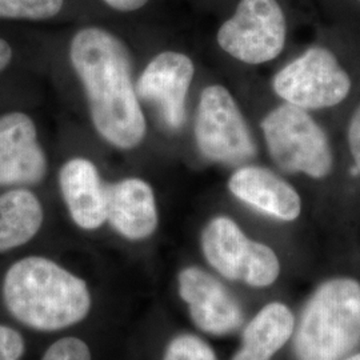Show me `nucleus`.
Segmentation results:
<instances>
[{
	"instance_id": "nucleus-12",
	"label": "nucleus",
	"mask_w": 360,
	"mask_h": 360,
	"mask_svg": "<svg viewBox=\"0 0 360 360\" xmlns=\"http://www.w3.org/2000/svg\"><path fill=\"white\" fill-rule=\"evenodd\" d=\"M229 190L240 202L281 221H294L302 214L300 195L269 168L236 169L229 180Z\"/></svg>"
},
{
	"instance_id": "nucleus-22",
	"label": "nucleus",
	"mask_w": 360,
	"mask_h": 360,
	"mask_svg": "<svg viewBox=\"0 0 360 360\" xmlns=\"http://www.w3.org/2000/svg\"><path fill=\"white\" fill-rule=\"evenodd\" d=\"M148 0H104L105 4H108L111 8L122 13H131L142 8L147 4Z\"/></svg>"
},
{
	"instance_id": "nucleus-25",
	"label": "nucleus",
	"mask_w": 360,
	"mask_h": 360,
	"mask_svg": "<svg viewBox=\"0 0 360 360\" xmlns=\"http://www.w3.org/2000/svg\"><path fill=\"white\" fill-rule=\"evenodd\" d=\"M359 1H360V0H359Z\"/></svg>"
},
{
	"instance_id": "nucleus-3",
	"label": "nucleus",
	"mask_w": 360,
	"mask_h": 360,
	"mask_svg": "<svg viewBox=\"0 0 360 360\" xmlns=\"http://www.w3.org/2000/svg\"><path fill=\"white\" fill-rule=\"evenodd\" d=\"M295 360H345L360 346V282L335 276L306 300L291 338Z\"/></svg>"
},
{
	"instance_id": "nucleus-9",
	"label": "nucleus",
	"mask_w": 360,
	"mask_h": 360,
	"mask_svg": "<svg viewBox=\"0 0 360 360\" xmlns=\"http://www.w3.org/2000/svg\"><path fill=\"white\" fill-rule=\"evenodd\" d=\"M181 300L188 306L193 324L203 333L227 336L245 323L239 300L215 276L200 267H186L178 275Z\"/></svg>"
},
{
	"instance_id": "nucleus-16",
	"label": "nucleus",
	"mask_w": 360,
	"mask_h": 360,
	"mask_svg": "<svg viewBox=\"0 0 360 360\" xmlns=\"http://www.w3.org/2000/svg\"><path fill=\"white\" fill-rule=\"evenodd\" d=\"M43 223V208L28 190L0 195V252L26 245Z\"/></svg>"
},
{
	"instance_id": "nucleus-2",
	"label": "nucleus",
	"mask_w": 360,
	"mask_h": 360,
	"mask_svg": "<svg viewBox=\"0 0 360 360\" xmlns=\"http://www.w3.org/2000/svg\"><path fill=\"white\" fill-rule=\"evenodd\" d=\"M3 300L16 321L47 333L84 321L92 303L83 279L41 257L13 263L4 276Z\"/></svg>"
},
{
	"instance_id": "nucleus-5",
	"label": "nucleus",
	"mask_w": 360,
	"mask_h": 360,
	"mask_svg": "<svg viewBox=\"0 0 360 360\" xmlns=\"http://www.w3.org/2000/svg\"><path fill=\"white\" fill-rule=\"evenodd\" d=\"M200 243L208 264L229 281L267 288L279 279L282 266L276 252L270 245L247 238L231 218L211 219Z\"/></svg>"
},
{
	"instance_id": "nucleus-10",
	"label": "nucleus",
	"mask_w": 360,
	"mask_h": 360,
	"mask_svg": "<svg viewBox=\"0 0 360 360\" xmlns=\"http://www.w3.org/2000/svg\"><path fill=\"white\" fill-rule=\"evenodd\" d=\"M193 72V60L187 55L166 51L155 56L138 80L136 94L158 105L169 129L184 124L186 98Z\"/></svg>"
},
{
	"instance_id": "nucleus-23",
	"label": "nucleus",
	"mask_w": 360,
	"mask_h": 360,
	"mask_svg": "<svg viewBox=\"0 0 360 360\" xmlns=\"http://www.w3.org/2000/svg\"><path fill=\"white\" fill-rule=\"evenodd\" d=\"M11 59H13V50L10 44L4 39L0 38V71L10 65Z\"/></svg>"
},
{
	"instance_id": "nucleus-6",
	"label": "nucleus",
	"mask_w": 360,
	"mask_h": 360,
	"mask_svg": "<svg viewBox=\"0 0 360 360\" xmlns=\"http://www.w3.org/2000/svg\"><path fill=\"white\" fill-rule=\"evenodd\" d=\"M195 139L203 156L221 165H245L257 155L242 111L230 91L219 84L207 87L200 95Z\"/></svg>"
},
{
	"instance_id": "nucleus-8",
	"label": "nucleus",
	"mask_w": 360,
	"mask_h": 360,
	"mask_svg": "<svg viewBox=\"0 0 360 360\" xmlns=\"http://www.w3.org/2000/svg\"><path fill=\"white\" fill-rule=\"evenodd\" d=\"M287 23L276 0H240L218 31L220 49L247 65L274 60L283 51Z\"/></svg>"
},
{
	"instance_id": "nucleus-17",
	"label": "nucleus",
	"mask_w": 360,
	"mask_h": 360,
	"mask_svg": "<svg viewBox=\"0 0 360 360\" xmlns=\"http://www.w3.org/2000/svg\"><path fill=\"white\" fill-rule=\"evenodd\" d=\"M65 0H0V18L44 20L60 13Z\"/></svg>"
},
{
	"instance_id": "nucleus-1",
	"label": "nucleus",
	"mask_w": 360,
	"mask_h": 360,
	"mask_svg": "<svg viewBox=\"0 0 360 360\" xmlns=\"http://www.w3.org/2000/svg\"><path fill=\"white\" fill-rule=\"evenodd\" d=\"M71 63L90 104L94 126L105 142L122 150L139 146L146 136V119L132 84L127 47L115 35L87 27L71 41Z\"/></svg>"
},
{
	"instance_id": "nucleus-13",
	"label": "nucleus",
	"mask_w": 360,
	"mask_h": 360,
	"mask_svg": "<svg viewBox=\"0 0 360 360\" xmlns=\"http://www.w3.org/2000/svg\"><path fill=\"white\" fill-rule=\"evenodd\" d=\"M105 221L129 240H142L158 227L153 188L138 178L105 186Z\"/></svg>"
},
{
	"instance_id": "nucleus-19",
	"label": "nucleus",
	"mask_w": 360,
	"mask_h": 360,
	"mask_svg": "<svg viewBox=\"0 0 360 360\" xmlns=\"http://www.w3.org/2000/svg\"><path fill=\"white\" fill-rule=\"evenodd\" d=\"M41 360H91L90 348L79 338H63L47 348Z\"/></svg>"
},
{
	"instance_id": "nucleus-15",
	"label": "nucleus",
	"mask_w": 360,
	"mask_h": 360,
	"mask_svg": "<svg viewBox=\"0 0 360 360\" xmlns=\"http://www.w3.org/2000/svg\"><path fill=\"white\" fill-rule=\"evenodd\" d=\"M296 318L287 304L271 302L247 323L242 345L231 360H272L291 340Z\"/></svg>"
},
{
	"instance_id": "nucleus-4",
	"label": "nucleus",
	"mask_w": 360,
	"mask_h": 360,
	"mask_svg": "<svg viewBox=\"0 0 360 360\" xmlns=\"http://www.w3.org/2000/svg\"><path fill=\"white\" fill-rule=\"evenodd\" d=\"M274 163L288 174L327 178L334 166L330 141L307 110L284 103L260 123Z\"/></svg>"
},
{
	"instance_id": "nucleus-24",
	"label": "nucleus",
	"mask_w": 360,
	"mask_h": 360,
	"mask_svg": "<svg viewBox=\"0 0 360 360\" xmlns=\"http://www.w3.org/2000/svg\"><path fill=\"white\" fill-rule=\"evenodd\" d=\"M345 360H360V351L359 352H354L349 356H347Z\"/></svg>"
},
{
	"instance_id": "nucleus-7",
	"label": "nucleus",
	"mask_w": 360,
	"mask_h": 360,
	"mask_svg": "<svg viewBox=\"0 0 360 360\" xmlns=\"http://www.w3.org/2000/svg\"><path fill=\"white\" fill-rule=\"evenodd\" d=\"M352 87L347 71L335 53L311 47L272 79V89L285 103L303 110H321L342 103Z\"/></svg>"
},
{
	"instance_id": "nucleus-18",
	"label": "nucleus",
	"mask_w": 360,
	"mask_h": 360,
	"mask_svg": "<svg viewBox=\"0 0 360 360\" xmlns=\"http://www.w3.org/2000/svg\"><path fill=\"white\" fill-rule=\"evenodd\" d=\"M163 360H218L206 340L193 334L175 336L165 351Z\"/></svg>"
},
{
	"instance_id": "nucleus-14",
	"label": "nucleus",
	"mask_w": 360,
	"mask_h": 360,
	"mask_svg": "<svg viewBox=\"0 0 360 360\" xmlns=\"http://www.w3.org/2000/svg\"><path fill=\"white\" fill-rule=\"evenodd\" d=\"M60 191L70 215L83 230H96L105 221V184L94 163L75 158L59 175Z\"/></svg>"
},
{
	"instance_id": "nucleus-20",
	"label": "nucleus",
	"mask_w": 360,
	"mask_h": 360,
	"mask_svg": "<svg viewBox=\"0 0 360 360\" xmlns=\"http://www.w3.org/2000/svg\"><path fill=\"white\" fill-rule=\"evenodd\" d=\"M25 354L22 335L11 327L0 324V360H20Z\"/></svg>"
},
{
	"instance_id": "nucleus-21",
	"label": "nucleus",
	"mask_w": 360,
	"mask_h": 360,
	"mask_svg": "<svg viewBox=\"0 0 360 360\" xmlns=\"http://www.w3.org/2000/svg\"><path fill=\"white\" fill-rule=\"evenodd\" d=\"M347 141L349 151L354 158L355 166L360 172V104L349 119L347 129Z\"/></svg>"
},
{
	"instance_id": "nucleus-11",
	"label": "nucleus",
	"mask_w": 360,
	"mask_h": 360,
	"mask_svg": "<svg viewBox=\"0 0 360 360\" xmlns=\"http://www.w3.org/2000/svg\"><path fill=\"white\" fill-rule=\"evenodd\" d=\"M47 160L30 116L0 117V186L35 184L44 178Z\"/></svg>"
}]
</instances>
